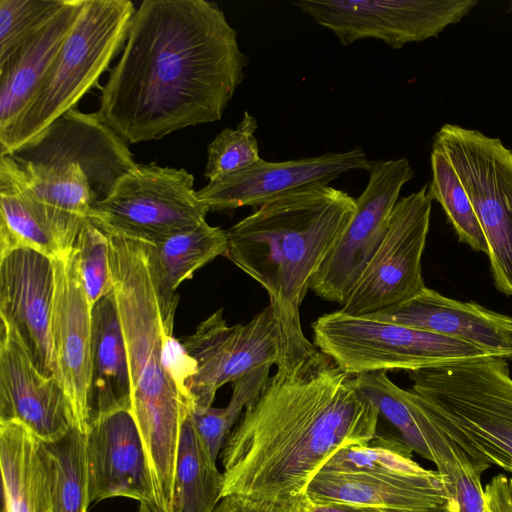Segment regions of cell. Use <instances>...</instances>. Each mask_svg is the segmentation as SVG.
Masks as SVG:
<instances>
[{
    "instance_id": "cell-26",
    "label": "cell",
    "mask_w": 512,
    "mask_h": 512,
    "mask_svg": "<svg viewBox=\"0 0 512 512\" xmlns=\"http://www.w3.org/2000/svg\"><path fill=\"white\" fill-rule=\"evenodd\" d=\"M223 485V473L197 432L189 410L180 429L173 512H212L222 498Z\"/></svg>"
},
{
    "instance_id": "cell-30",
    "label": "cell",
    "mask_w": 512,
    "mask_h": 512,
    "mask_svg": "<svg viewBox=\"0 0 512 512\" xmlns=\"http://www.w3.org/2000/svg\"><path fill=\"white\" fill-rule=\"evenodd\" d=\"M16 248H30L54 260L67 255L36 218L0 158V254Z\"/></svg>"
},
{
    "instance_id": "cell-31",
    "label": "cell",
    "mask_w": 512,
    "mask_h": 512,
    "mask_svg": "<svg viewBox=\"0 0 512 512\" xmlns=\"http://www.w3.org/2000/svg\"><path fill=\"white\" fill-rule=\"evenodd\" d=\"M321 470L390 476H422L432 471L414 461L413 451L399 436L377 434L367 443L339 449Z\"/></svg>"
},
{
    "instance_id": "cell-7",
    "label": "cell",
    "mask_w": 512,
    "mask_h": 512,
    "mask_svg": "<svg viewBox=\"0 0 512 512\" xmlns=\"http://www.w3.org/2000/svg\"><path fill=\"white\" fill-rule=\"evenodd\" d=\"M312 331L314 346L351 375L391 369L411 372L492 357L466 342L340 310L318 317Z\"/></svg>"
},
{
    "instance_id": "cell-42",
    "label": "cell",
    "mask_w": 512,
    "mask_h": 512,
    "mask_svg": "<svg viewBox=\"0 0 512 512\" xmlns=\"http://www.w3.org/2000/svg\"><path fill=\"white\" fill-rule=\"evenodd\" d=\"M382 512H410V511H402V510H382Z\"/></svg>"
},
{
    "instance_id": "cell-8",
    "label": "cell",
    "mask_w": 512,
    "mask_h": 512,
    "mask_svg": "<svg viewBox=\"0 0 512 512\" xmlns=\"http://www.w3.org/2000/svg\"><path fill=\"white\" fill-rule=\"evenodd\" d=\"M482 229L497 288L512 296V151L499 138L457 124L436 133Z\"/></svg>"
},
{
    "instance_id": "cell-16",
    "label": "cell",
    "mask_w": 512,
    "mask_h": 512,
    "mask_svg": "<svg viewBox=\"0 0 512 512\" xmlns=\"http://www.w3.org/2000/svg\"><path fill=\"white\" fill-rule=\"evenodd\" d=\"M56 289L51 336L58 379L66 394L74 426L85 433L91 416V307L76 251L54 260Z\"/></svg>"
},
{
    "instance_id": "cell-11",
    "label": "cell",
    "mask_w": 512,
    "mask_h": 512,
    "mask_svg": "<svg viewBox=\"0 0 512 512\" xmlns=\"http://www.w3.org/2000/svg\"><path fill=\"white\" fill-rule=\"evenodd\" d=\"M347 228L314 273L309 289L343 305L383 241L403 186L414 176L406 158L372 160Z\"/></svg>"
},
{
    "instance_id": "cell-35",
    "label": "cell",
    "mask_w": 512,
    "mask_h": 512,
    "mask_svg": "<svg viewBox=\"0 0 512 512\" xmlns=\"http://www.w3.org/2000/svg\"><path fill=\"white\" fill-rule=\"evenodd\" d=\"M74 249L91 309L113 291L108 235L90 218L82 223Z\"/></svg>"
},
{
    "instance_id": "cell-5",
    "label": "cell",
    "mask_w": 512,
    "mask_h": 512,
    "mask_svg": "<svg viewBox=\"0 0 512 512\" xmlns=\"http://www.w3.org/2000/svg\"><path fill=\"white\" fill-rule=\"evenodd\" d=\"M437 425L474 462L512 474V377L506 359L484 357L410 372Z\"/></svg>"
},
{
    "instance_id": "cell-24",
    "label": "cell",
    "mask_w": 512,
    "mask_h": 512,
    "mask_svg": "<svg viewBox=\"0 0 512 512\" xmlns=\"http://www.w3.org/2000/svg\"><path fill=\"white\" fill-rule=\"evenodd\" d=\"M152 277L164 328L173 331L178 304L177 288L194 273L227 251V230L207 221L158 243H147Z\"/></svg>"
},
{
    "instance_id": "cell-36",
    "label": "cell",
    "mask_w": 512,
    "mask_h": 512,
    "mask_svg": "<svg viewBox=\"0 0 512 512\" xmlns=\"http://www.w3.org/2000/svg\"><path fill=\"white\" fill-rule=\"evenodd\" d=\"M64 0H0V61L45 25Z\"/></svg>"
},
{
    "instance_id": "cell-4",
    "label": "cell",
    "mask_w": 512,
    "mask_h": 512,
    "mask_svg": "<svg viewBox=\"0 0 512 512\" xmlns=\"http://www.w3.org/2000/svg\"><path fill=\"white\" fill-rule=\"evenodd\" d=\"M113 293L131 380V412L147 454L156 504L173 512L182 420L192 400L164 366V328L146 242L108 234ZM173 333V332H167Z\"/></svg>"
},
{
    "instance_id": "cell-9",
    "label": "cell",
    "mask_w": 512,
    "mask_h": 512,
    "mask_svg": "<svg viewBox=\"0 0 512 512\" xmlns=\"http://www.w3.org/2000/svg\"><path fill=\"white\" fill-rule=\"evenodd\" d=\"M209 212L185 169L138 164L96 202L90 219L105 233L150 244L192 229Z\"/></svg>"
},
{
    "instance_id": "cell-1",
    "label": "cell",
    "mask_w": 512,
    "mask_h": 512,
    "mask_svg": "<svg viewBox=\"0 0 512 512\" xmlns=\"http://www.w3.org/2000/svg\"><path fill=\"white\" fill-rule=\"evenodd\" d=\"M246 65L237 31L217 3L144 0L96 113L128 145L216 122Z\"/></svg>"
},
{
    "instance_id": "cell-15",
    "label": "cell",
    "mask_w": 512,
    "mask_h": 512,
    "mask_svg": "<svg viewBox=\"0 0 512 512\" xmlns=\"http://www.w3.org/2000/svg\"><path fill=\"white\" fill-rule=\"evenodd\" d=\"M18 163L76 164L86 174L97 202L137 163L128 144L98 114L77 108L64 113L38 136L9 154Z\"/></svg>"
},
{
    "instance_id": "cell-44",
    "label": "cell",
    "mask_w": 512,
    "mask_h": 512,
    "mask_svg": "<svg viewBox=\"0 0 512 512\" xmlns=\"http://www.w3.org/2000/svg\"><path fill=\"white\" fill-rule=\"evenodd\" d=\"M301 512H305V511L303 510V507H302V511H301Z\"/></svg>"
},
{
    "instance_id": "cell-34",
    "label": "cell",
    "mask_w": 512,
    "mask_h": 512,
    "mask_svg": "<svg viewBox=\"0 0 512 512\" xmlns=\"http://www.w3.org/2000/svg\"><path fill=\"white\" fill-rule=\"evenodd\" d=\"M256 118L245 111L235 129H223L207 147L204 177L215 181L244 170L262 158L255 138Z\"/></svg>"
},
{
    "instance_id": "cell-38",
    "label": "cell",
    "mask_w": 512,
    "mask_h": 512,
    "mask_svg": "<svg viewBox=\"0 0 512 512\" xmlns=\"http://www.w3.org/2000/svg\"><path fill=\"white\" fill-rule=\"evenodd\" d=\"M304 496L294 501L279 502L229 494L221 498L212 512H301Z\"/></svg>"
},
{
    "instance_id": "cell-18",
    "label": "cell",
    "mask_w": 512,
    "mask_h": 512,
    "mask_svg": "<svg viewBox=\"0 0 512 512\" xmlns=\"http://www.w3.org/2000/svg\"><path fill=\"white\" fill-rule=\"evenodd\" d=\"M85 449L91 503L114 497L155 502L146 450L131 410L91 415Z\"/></svg>"
},
{
    "instance_id": "cell-43",
    "label": "cell",
    "mask_w": 512,
    "mask_h": 512,
    "mask_svg": "<svg viewBox=\"0 0 512 512\" xmlns=\"http://www.w3.org/2000/svg\"><path fill=\"white\" fill-rule=\"evenodd\" d=\"M509 481H510V489H511V494H512V478H509Z\"/></svg>"
},
{
    "instance_id": "cell-23",
    "label": "cell",
    "mask_w": 512,
    "mask_h": 512,
    "mask_svg": "<svg viewBox=\"0 0 512 512\" xmlns=\"http://www.w3.org/2000/svg\"><path fill=\"white\" fill-rule=\"evenodd\" d=\"M84 4L85 0H64L45 25L0 61V133L26 107Z\"/></svg>"
},
{
    "instance_id": "cell-32",
    "label": "cell",
    "mask_w": 512,
    "mask_h": 512,
    "mask_svg": "<svg viewBox=\"0 0 512 512\" xmlns=\"http://www.w3.org/2000/svg\"><path fill=\"white\" fill-rule=\"evenodd\" d=\"M432 179L428 193L443 208L459 240L476 251L487 253L486 241L472 203L448 157L433 143Z\"/></svg>"
},
{
    "instance_id": "cell-3",
    "label": "cell",
    "mask_w": 512,
    "mask_h": 512,
    "mask_svg": "<svg viewBox=\"0 0 512 512\" xmlns=\"http://www.w3.org/2000/svg\"><path fill=\"white\" fill-rule=\"evenodd\" d=\"M355 211L347 192L313 185L275 198L227 230L225 257L269 295L280 339L278 369L317 349L303 333L300 307Z\"/></svg>"
},
{
    "instance_id": "cell-33",
    "label": "cell",
    "mask_w": 512,
    "mask_h": 512,
    "mask_svg": "<svg viewBox=\"0 0 512 512\" xmlns=\"http://www.w3.org/2000/svg\"><path fill=\"white\" fill-rule=\"evenodd\" d=\"M270 369L271 365H264L235 380L226 407L191 409L195 428L215 461L228 435L242 416L243 410L259 398L270 378Z\"/></svg>"
},
{
    "instance_id": "cell-25",
    "label": "cell",
    "mask_w": 512,
    "mask_h": 512,
    "mask_svg": "<svg viewBox=\"0 0 512 512\" xmlns=\"http://www.w3.org/2000/svg\"><path fill=\"white\" fill-rule=\"evenodd\" d=\"M91 319V415L131 410L128 356L113 291L96 302Z\"/></svg>"
},
{
    "instance_id": "cell-6",
    "label": "cell",
    "mask_w": 512,
    "mask_h": 512,
    "mask_svg": "<svg viewBox=\"0 0 512 512\" xmlns=\"http://www.w3.org/2000/svg\"><path fill=\"white\" fill-rule=\"evenodd\" d=\"M135 10L130 0H85L26 107L0 133V156L11 154L76 108L123 50Z\"/></svg>"
},
{
    "instance_id": "cell-40",
    "label": "cell",
    "mask_w": 512,
    "mask_h": 512,
    "mask_svg": "<svg viewBox=\"0 0 512 512\" xmlns=\"http://www.w3.org/2000/svg\"><path fill=\"white\" fill-rule=\"evenodd\" d=\"M305 512H382V509L346 502L313 500L304 496L302 503Z\"/></svg>"
},
{
    "instance_id": "cell-17",
    "label": "cell",
    "mask_w": 512,
    "mask_h": 512,
    "mask_svg": "<svg viewBox=\"0 0 512 512\" xmlns=\"http://www.w3.org/2000/svg\"><path fill=\"white\" fill-rule=\"evenodd\" d=\"M369 167L370 161L359 147L284 162L261 159L244 170L209 182L197 194L213 212L244 206L259 208L283 194L308 186L328 185L345 172L369 171Z\"/></svg>"
},
{
    "instance_id": "cell-13",
    "label": "cell",
    "mask_w": 512,
    "mask_h": 512,
    "mask_svg": "<svg viewBox=\"0 0 512 512\" xmlns=\"http://www.w3.org/2000/svg\"><path fill=\"white\" fill-rule=\"evenodd\" d=\"M181 343L196 363V372L187 383L192 408L211 407L224 384L258 367L278 364L280 357L279 332L270 306L248 323L232 326L220 308Z\"/></svg>"
},
{
    "instance_id": "cell-41",
    "label": "cell",
    "mask_w": 512,
    "mask_h": 512,
    "mask_svg": "<svg viewBox=\"0 0 512 512\" xmlns=\"http://www.w3.org/2000/svg\"><path fill=\"white\" fill-rule=\"evenodd\" d=\"M137 512H164L154 501L139 502Z\"/></svg>"
},
{
    "instance_id": "cell-14",
    "label": "cell",
    "mask_w": 512,
    "mask_h": 512,
    "mask_svg": "<svg viewBox=\"0 0 512 512\" xmlns=\"http://www.w3.org/2000/svg\"><path fill=\"white\" fill-rule=\"evenodd\" d=\"M55 289L54 259L30 248L0 254V329L47 378H58L51 336Z\"/></svg>"
},
{
    "instance_id": "cell-2",
    "label": "cell",
    "mask_w": 512,
    "mask_h": 512,
    "mask_svg": "<svg viewBox=\"0 0 512 512\" xmlns=\"http://www.w3.org/2000/svg\"><path fill=\"white\" fill-rule=\"evenodd\" d=\"M379 416L356 387L355 375L318 349L277 369L222 447V497L302 498L339 449L375 437Z\"/></svg>"
},
{
    "instance_id": "cell-19",
    "label": "cell",
    "mask_w": 512,
    "mask_h": 512,
    "mask_svg": "<svg viewBox=\"0 0 512 512\" xmlns=\"http://www.w3.org/2000/svg\"><path fill=\"white\" fill-rule=\"evenodd\" d=\"M0 333V423H20L43 442L63 438L74 421L60 381L43 376L19 341Z\"/></svg>"
},
{
    "instance_id": "cell-22",
    "label": "cell",
    "mask_w": 512,
    "mask_h": 512,
    "mask_svg": "<svg viewBox=\"0 0 512 512\" xmlns=\"http://www.w3.org/2000/svg\"><path fill=\"white\" fill-rule=\"evenodd\" d=\"M305 496L382 510L453 512L437 471L422 476H390L320 470L309 483Z\"/></svg>"
},
{
    "instance_id": "cell-21",
    "label": "cell",
    "mask_w": 512,
    "mask_h": 512,
    "mask_svg": "<svg viewBox=\"0 0 512 512\" xmlns=\"http://www.w3.org/2000/svg\"><path fill=\"white\" fill-rule=\"evenodd\" d=\"M0 158L9 167L36 218L68 254L97 202L84 171L76 164L48 166L18 163L10 155Z\"/></svg>"
},
{
    "instance_id": "cell-28",
    "label": "cell",
    "mask_w": 512,
    "mask_h": 512,
    "mask_svg": "<svg viewBox=\"0 0 512 512\" xmlns=\"http://www.w3.org/2000/svg\"><path fill=\"white\" fill-rule=\"evenodd\" d=\"M41 443L48 464L54 512H87L91 502L85 433L73 426L63 438Z\"/></svg>"
},
{
    "instance_id": "cell-29",
    "label": "cell",
    "mask_w": 512,
    "mask_h": 512,
    "mask_svg": "<svg viewBox=\"0 0 512 512\" xmlns=\"http://www.w3.org/2000/svg\"><path fill=\"white\" fill-rule=\"evenodd\" d=\"M38 441L20 423H0L2 512H35L34 472Z\"/></svg>"
},
{
    "instance_id": "cell-27",
    "label": "cell",
    "mask_w": 512,
    "mask_h": 512,
    "mask_svg": "<svg viewBox=\"0 0 512 512\" xmlns=\"http://www.w3.org/2000/svg\"><path fill=\"white\" fill-rule=\"evenodd\" d=\"M427 415L423 437L431 461L443 479L453 512H486L485 490L481 484L486 469L451 440L428 412Z\"/></svg>"
},
{
    "instance_id": "cell-12",
    "label": "cell",
    "mask_w": 512,
    "mask_h": 512,
    "mask_svg": "<svg viewBox=\"0 0 512 512\" xmlns=\"http://www.w3.org/2000/svg\"><path fill=\"white\" fill-rule=\"evenodd\" d=\"M432 199L428 187L396 203L387 233L341 312L369 315L403 303L426 286L422 255L430 227Z\"/></svg>"
},
{
    "instance_id": "cell-20",
    "label": "cell",
    "mask_w": 512,
    "mask_h": 512,
    "mask_svg": "<svg viewBox=\"0 0 512 512\" xmlns=\"http://www.w3.org/2000/svg\"><path fill=\"white\" fill-rule=\"evenodd\" d=\"M367 316L466 342L492 357L512 359V317L427 287L403 303Z\"/></svg>"
},
{
    "instance_id": "cell-10",
    "label": "cell",
    "mask_w": 512,
    "mask_h": 512,
    "mask_svg": "<svg viewBox=\"0 0 512 512\" xmlns=\"http://www.w3.org/2000/svg\"><path fill=\"white\" fill-rule=\"evenodd\" d=\"M477 0H298L293 5L347 46L377 39L393 49L422 42L460 22Z\"/></svg>"
},
{
    "instance_id": "cell-39",
    "label": "cell",
    "mask_w": 512,
    "mask_h": 512,
    "mask_svg": "<svg viewBox=\"0 0 512 512\" xmlns=\"http://www.w3.org/2000/svg\"><path fill=\"white\" fill-rule=\"evenodd\" d=\"M486 512H512V494L509 478L494 476L485 486Z\"/></svg>"
},
{
    "instance_id": "cell-37",
    "label": "cell",
    "mask_w": 512,
    "mask_h": 512,
    "mask_svg": "<svg viewBox=\"0 0 512 512\" xmlns=\"http://www.w3.org/2000/svg\"><path fill=\"white\" fill-rule=\"evenodd\" d=\"M163 361L171 378L186 395L190 396L187 383L196 372V363L181 341L173 337V333L166 332L164 335Z\"/></svg>"
}]
</instances>
